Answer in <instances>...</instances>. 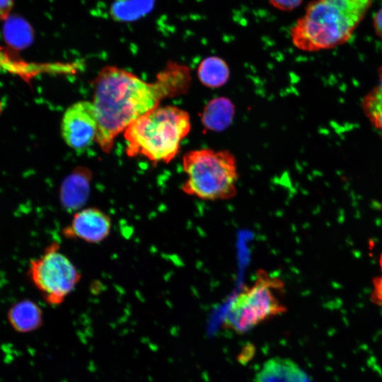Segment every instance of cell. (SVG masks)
I'll return each instance as SVG.
<instances>
[{
    "label": "cell",
    "mask_w": 382,
    "mask_h": 382,
    "mask_svg": "<svg viewBox=\"0 0 382 382\" xmlns=\"http://www.w3.org/2000/svg\"><path fill=\"white\" fill-rule=\"evenodd\" d=\"M378 81L361 100L362 110L382 139V66L378 70Z\"/></svg>",
    "instance_id": "cell-13"
},
{
    "label": "cell",
    "mask_w": 382,
    "mask_h": 382,
    "mask_svg": "<svg viewBox=\"0 0 382 382\" xmlns=\"http://www.w3.org/2000/svg\"><path fill=\"white\" fill-rule=\"evenodd\" d=\"M191 129L189 114L175 106L158 107L132 122L124 131L126 153L154 163H168Z\"/></svg>",
    "instance_id": "cell-3"
},
{
    "label": "cell",
    "mask_w": 382,
    "mask_h": 382,
    "mask_svg": "<svg viewBox=\"0 0 382 382\" xmlns=\"http://www.w3.org/2000/svg\"><path fill=\"white\" fill-rule=\"evenodd\" d=\"M284 291L285 284L279 277L258 270L254 282L244 287L231 302L224 316V328L243 334L284 313Z\"/></svg>",
    "instance_id": "cell-5"
},
{
    "label": "cell",
    "mask_w": 382,
    "mask_h": 382,
    "mask_svg": "<svg viewBox=\"0 0 382 382\" xmlns=\"http://www.w3.org/2000/svg\"><path fill=\"white\" fill-rule=\"evenodd\" d=\"M2 111V105H1V103L0 102V114Z\"/></svg>",
    "instance_id": "cell-20"
},
{
    "label": "cell",
    "mask_w": 382,
    "mask_h": 382,
    "mask_svg": "<svg viewBox=\"0 0 382 382\" xmlns=\"http://www.w3.org/2000/svg\"><path fill=\"white\" fill-rule=\"evenodd\" d=\"M380 266L381 274L373 281L374 291L371 299L375 303L382 306V253L380 257Z\"/></svg>",
    "instance_id": "cell-17"
},
{
    "label": "cell",
    "mask_w": 382,
    "mask_h": 382,
    "mask_svg": "<svg viewBox=\"0 0 382 382\" xmlns=\"http://www.w3.org/2000/svg\"><path fill=\"white\" fill-rule=\"evenodd\" d=\"M234 114L235 106L231 100L219 97L205 105L201 115V122L207 130L221 132L231 125Z\"/></svg>",
    "instance_id": "cell-11"
},
{
    "label": "cell",
    "mask_w": 382,
    "mask_h": 382,
    "mask_svg": "<svg viewBox=\"0 0 382 382\" xmlns=\"http://www.w3.org/2000/svg\"><path fill=\"white\" fill-rule=\"evenodd\" d=\"M373 0H313L290 30L294 47L303 52L333 49L347 42Z\"/></svg>",
    "instance_id": "cell-2"
},
{
    "label": "cell",
    "mask_w": 382,
    "mask_h": 382,
    "mask_svg": "<svg viewBox=\"0 0 382 382\" xmlns=\"http://www.w3.org/2000/svg\"><path fill=\"white\" fill-rule=\"evenodd\" d=\"M112 219L108 214L96 207L76 210L63 229L64 238L96 244L104 241L112 230Z\"/></svg>",
    "instance_id": "cell-8"
},
{
    "label": "cell",
    "mask_w": 382,
    "mask_h": 382,
    "mask_svg": "<svg viewBox=\"0 0 382 382\" xmlns=\"http://www.w3.org/2000/svg\"><path fill=\"white\" fill-rule=\"evenodd\" d=\"M182 165L186 180L181 190L186 195L208 201L236 196L238 173L236 157L231 151L192 150L183 156Z\"/></svg>",
    "instance_id": "cell-4"
},
{
    "label": "cell",
    "mask_w": 382,
    "mask_h": 382,
    "mask_svg": "<svg viewBox=\"0 0 382 382\" xmlns=\"http://www.w3.org/2000/svg\"><path fill=\"white\" fill-rule=\"evenodd\" d=\"M7 320L16 332L28 333L42 327L43 311L33 300L22 299L11 306L7 312Z\"/></svg>",
    "instance_id": "cell-9"
},
{
    "label": "cell",
    "mask_w": 382,
    "mask_h": 382,
    "mask_svg": "<svg viewBox=\"0 0 382 382\" xmlns=\"http://www.w3.org/2000/svg\"><path fill=\"white\" fill-rule=\"evenodd\" d=\"M190 79L188 68L174 62H169L151 83L115 66L103 67L93 81L96 142L110 153L115 139L132 122L159 107L163 99L183 93Z\"/></svg>",
    "instance_id": "cell-1"
},
{
    "label": "cell",
    "mask_w": 382,
    "mask_h": 382,
    "mask_svg": "<svg viewBox=\"0 0 382 382\" xmlns=\"http://www.w3.org/2000/svg\"><path fill=\"white\" fill-rule=\"evenodd\" d=\"M13 0H0V21H5L10 14Z\"/></svg>",
    "instance_id": "cell-19"
},
{
    "label": "cell",
    "mask_w": 382,
    "mask_h": 382,
    "mask_svg": "<svg viewBox=\"0 0 382 382\" xmlns=\"http://www.w3.org/2000/svg\"><path fill=\"white\" fill-rule=\"evenodd\" d=\"M0 69L20 75L25 79L34 74V69L30 65L16 58L8 51L0 47Z\"/></svg>",
    "instance_id": "cell-15"
},
{
    "label": "cell",
    "mask_w": 382,
    "mask_h": 382,
    "mask_svg": "<svg viewBox=\"0 0 382 382\" xmlns=\"http://www.w3.org/2000/svg\"><path fill=\"white\" fill-rule=\"evenodd\" d=\"M27 276L50 306H59L75 289L81 273L74 262L61 250L58 242L45 247L42 253L32 259Z\"/></svg>",
    "instance_id": "cell-6"
},
{
    "label": "cell",
    "mask_w": 382,
    "mask_h": 382,
    "mask_svg": "<svg viewBox=\"0 0 382 382\" xmlns=\"http://www.w3.org/2000/svg\"><path fill=\"white\" fill-rule=\"evenodd\" d=\"M92 173L85 167L76 168L62 183L59 197L62 204L79 209L88 197Z\"/></svg>",
    "instance_id": "cell-10"
},
{
    "label": "cell",
    "mask_w": 382,
    "mask_h": 382,
    "mask_svg": "<svg viewBox=\"0 0 382 382\" xmlns=\"http://www.w3.org/2000/svg\"><path fill=\"white\" fill-rule=\"evenodd\" d=\"M230 71L227 63L219 57L210 56L204 58L197 68V77L207 88L223 86L228 81Z\"/></svg>",
    "instance_id": "cell-12"
},
{
    "label": "cell",
    "mask_w": 382,
    "mask_h": 382,
    "mask_svg": "<svg viewBox=\"0 0 382 382\" xmlns=\"http://www.w3.org/2000/svg\"><path fill=\"white\" fill-rule=\"evenodd\" d=\"M373 27L377 36L382 40V7L374 15Z\"/></svg>",
    "instance_id": "cell-18"
},
{
    "label": "cell",
    "mask_w": 382,
    "mask_h": 382,
    "mask_svg": "<svg viewBox=\"0 0 382 382\" xmlns=\"http://www.w3.org/2000/svg\"><path fill=\"white\" fill-rule=\"evenodd\" d=\"M98 120L93 102L78 101L65 111L61 133L65 143L72 149L82 151L96 141Z\"/></svg>",
    "instance_id": "cell-7"
},
{
    "label": "cell",
    "mask_w": 382,
    "mask_h": 382,
    "mask_svg": "<svg viewBox=\"0 0 382 382\" xmlns=\"http://www.w3.org/2000/svg\"><path fill=\"white\" fill-rule=\"evenodd\" d=\"M303 0H269L275 8L282 11H291L298 8Z\"/></svg>",
    "instance_id": "cell-16"
},
{
    "label": "cell",
    "mask_w": 382,
    "mask_h": 382,
    "mask_svg": "<svg viewBox=\"0 0 382 382\" xmlns=\"http://www.w3.org/2000/svg\"><path fill=\"white\" fill-rule=\"evenodd\" d=\"M3 35L5 41L12 49L21 50L27 47L33 37L30 25L18 16H8L4 21Z\"/></svg>",
    "instance_id": "cell-14"
}]
</instances>
